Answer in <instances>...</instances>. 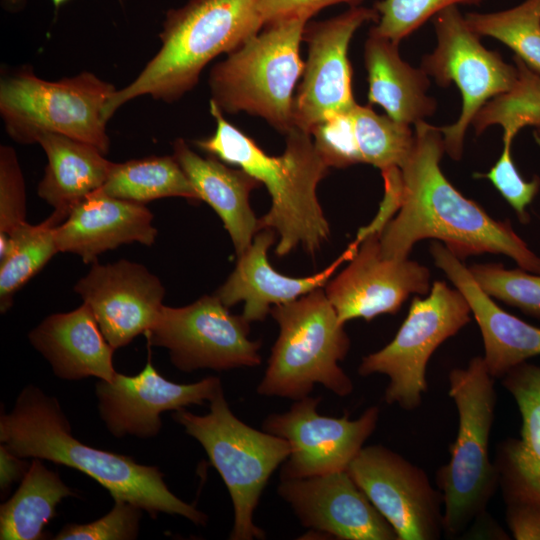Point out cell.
Returning <instances> with one entry per match:
<instances>
[{
	"label": "cell",
	"mask_w": 540,
	"mask_h": 540,
	"mask_svg": "<svg viewBox=\"0 0 540 540\" xmlns=\"http://www.w3.org/2000/svg\"><path fill=\"white\" fill-rule=\"evenodd\" d=\"M444 151L438 127L425 121L415 124L413 150L400 168L402 194L398 214L379 236L383 256L408 258L416 242L434 238L443 241L460 259L482 253L503 254L522 269L540 274V258L511 224L491 218L444 176L440 168Z\"/></svg>",
	"instance_id": "6da1fadb"
},
{
	"label": "cell",
	"mask_w": 540,
	"mask_h": 540,
	"mask_svg": "<svg viewBox=\"0 0 540 540\" xmlns=\"http://www.w3.org/2000/svg\"><path fill=\"white\" fill-rule=\"evenodd\" d=\"M0 441L20 458H39L74 468L97 481L114 500L129 502L156 518L175 514L205 525V513L173 494L156 466L88 446L73 437L56 398L34 385L18 395L11 412L0 417Z\"/></svg>",
	"instance_id": "7a4b0ae2"
},
{
	"label": "cell",
	"mask_w": 540,
	"mask_h": 540,
	"mask_svg": "<svg viewBox=\"0 0 540 540\" xmlns=\"http://www.w3.org/2000/svg\"><path fill=\"white\" fill-rule=\"evenodd\" d=\"M210 113L216 121L214 134L193 144L220 161L245 170L267 188L271 207L258 218V228L272 229L278 234L277 256H286L297 246L315 255L330 235L329 223L317 198V186L329 167L317 152L311 134L294 126L285 134L284 152L271 156L228 122L213 100Z\"/></svg>",
	"instance_id": "3957f363"
},
{
	"label": "cell",
	"mask_w": 540,
	"mask_h": 540,
	"mask_svg": "<svg viewBox=\"0 0 540 540\" xmlns=\"http://www.w3.org/2000/svg\"><path fill=\"white\" fill-rule=\"evenodd\" d=\"M257 3L189 0L169 10L159 34L160 49L131 83L112 95L105 118L140 96L171 103L192 90L211 60L234 51L263 28Z\"/></svg>",
	"instance_id": "277c9868"
},
{
	"label": "cell",
	"mask_w": 540,
	"mask_h": 540,
	"mask_svg": "<svg viewBox=\"0 0 540 540\" xmlns=\"http://www.w3.org/2000/svg\"><path fill=\"white\" fill-rule=\"evenodd\" d=\"M494 383L483 356L448 375L458 430L448 462L436 473V484L443 497L444 534L449 537L462 536L488 515L487 506L499 486V473L489 454L497 402Z\"/></svg>",
	"instance_id": "5b68a950"
},
{
	"label": "cell",
	"mask_w": 540,
	"mask_h": 540,
	"mask_svg": "<svg viewBox=\"0 0 540 540\" xmlns=\"http://www.w3.org/2000/svg\"><path fill=\"white\" fill-rule=\"evenodd\" d=\"M270 314L279 334L258 394L296 401L310 396L316 384L340 397L353 392L351 378L339 365L350 339L323 288L275 305Z\"/></svg>",
	"instance_id": "8992f818"
},
{
	"label": "cell",
	"mask_w": 540,
	"mask_h": 540,
	"mask_svg": "<svg viewBox=\"0 0 540 540\" xmlns=\"http://www.w3.org/2000/svg\"><path fill=\"white\" fill-rule=\"evenodd\" d=\"M309 19L270 22L213 66L211 100L222 112L261 117L284 134L294 127L293 91L305 66L299 47Z\"/></svg>",
	"instance_id": "52a82bcc"
},
{
	"label": "cell",
	"mask_w": 540,
	"mask_h": 540,
	"mask_svg": "<svg viewBox=\"0 0 540 540\" xmlns=\"http://www.w3.org/2000/svg\"><path fill=\"white\" fill-rule=\"evenodd\" d=\"M116 90L92 72L48 81L23 66L1 78L0 114L17 143H37L42 134L54 133L92 144L106 155L110 138L104 110Z\"/></svg>",
	"instance_id": "ba28073f"
},
{
	"label": "cell",
	"mask_w": 540,
	"mask_h": 540,
	"mask_svg": "<svg viewBox=\"0 0 540 540\" xmlns=\"http://www.w3.org/2000/svg\"><path fill=\"white\" fill-rule=\"evenodd\" d=\"M172 416L201 444L227 487L234 509L229 538L264 539V531L254 523V512L269 478L290 455L288 441L241 421L223 390L210 401L207 414L196 415L183 408Z\"/></svg>",
	"instance_id": "9c48e42d"
},
{
	"label": "cell",
	"mask_w": 540,
	"mask_h": 540,
	"mask_svg": "<svg viewBox=\"0 0 540 540\" xmlns=\"http://www.w3.org/2000/svg\"><path fill=\"white\" fill-rule=\"evenodd\" d=\"M470 313L468 301L457 288L435 281L426 298L412 300L393 340L363 357L359 375L387 376L385 402L403 410H416L427 392L426 368L430 357L470 321Z\"/></svg>",
	"instance_id": "30bf717a"
},
{
	"label": "cell",
	"mask_w": 540,
	"mask_h": 540,
	"mask_svg": "<svg viewBox=\"0 0 540 540\" xmlns=\"http://www.w3.org/2000/svg\"><path fill=\"white\" fill-rule=\"evenodd\" d=\"M433 24L437 46L424 56L421 68L439 86L447 87L454 82L461 93L462 109L457 121L438 127L445 151L452 159L459 160L467 127L486 102L513 86L517 69L481 44L480 36L470 29L457 6L437 13Z\"/></svg>",
	"instance_id": "8fae6325"
},
{
	"label": "cell",
	"mask_w": 540,
	"mask_h": 540,
	"mask_svg": "<svg viewBox=\"0 0 540 540\" xmlns=\"http://www.w3.org/2000/svg\"><path fill=\"white\" fill-rule=\"evenodd\" d=\"M249 332L250 323L213 294L183 307L164 305L145 336L149 345L166 348L181 371H222L260 364L261 342L250 340Z\"/></svg>",
	"instance_id": "7c38bea8"
},
{
	"label": "cell",
	"mask_w": 540,
	"mask_h": 540,
	"mask_svg": "<svg viewBox=\"0 0 540 540\" xmlns=\"http://www.w3.org/2000/svg\"><path fill=\"white\" fill-rule=\"evenodd\" d=\"M347 471L390 523L398 540H437L444 533L443 497L426 472L382 445L364 446Z\"/></svg>",
	"instance_id": "4fadbf2b"
},
{
	"label": "cell",
	"mask_w": 540,
	"mask_h": 540,
	"mask_svg": "<svg viewBox=\"0 0 540 540\" xmlns=\"http://www.w3.org/2000/svg\"><path fill=\"white\" fill-rule=\"evenodd\" d=\"M378 19L375 8L353 6L336 17L306 24L308 58L293 100L295 127L310 134L327 117L354 108L349 43L364 23Z\"/></svg>",
	"instance_id": "5bb4252c"
},
{
	"label": "cell",
	"mask_w": 540,
	"mask_h": 540,
	"mask_svg": "<svg viewBox=\"0 0 540 540\" xmlns=\"http://www.w3.org/2000/svg\"><path fill=\"white\" fill-rule=\"evenodd\" d=\"M320 398L294 401L289 410L268 415L263 430L288 441L291 452L281 478H305L347 470L379 420V408L366 409L357 419L318 412Z\"/></svg>",
	"instance_id": "9a60e30c"
},
{
	"label": "cell",
	"mask_w": 540,
	"mask_h": 540,
	"mask_svg": "<svg viewBox=\"0 0 540 540\" xmlns=\"http://www.w3.org/2000/svg\"><path fill=\"white\" fill-rule=\"evenodd\" d=\"M379 233L367 235L349 264L325 285L341 323L395 314L410 294H427L430 272L408 258L383 256Z\"/></svg>",
	"instance_id": "2e32d148"
},
{
	"label": "cell",
	"mask_w": 540,
	"mask_h": 540,
	"mask_svg": "<svg viewBox=\"0 0 540 540\" xmlns=\"http://www.w3.org/2000/svg\"><path fill=\"white\" fill-rule=\"evenodd\" d=\"M222 390L220 379L213 376L190 384L169 381L150 359L136 375L117 372L111 381L99 380L96 384L100 418L117 438L154 437L162 427L161 413L210 402Z\"/></svg>",
	"instance_id": "e0dca14e"
},
{
	"label": "cell",
	"mask_w": 540,
	"mask_h": 540,
	"mask_svg": "<svg viewBox=\"0 0 540 540\" xmlns=\"http://www.w3.org/2000/svg\"><path fill=\"white\" fill-rule=\"evenodd\" d=\"M74 290L88 305L114 349L145 335L164 306L165 288L159 278L142 264L125 259L92 263Z\"/></svg>",
	"instance_id": "ac0fdd59"
},
{
	"label": "cell",
	"mask_w": 540,
	"mask_h": 540,
	"mask_svg": "<svg viewBox=\"0 0 540 540\" xmlns=\"http://www.w3.org/2000/svg\"><path fill=\"white\" fill-rule=\"evenodd\" d=\"M277 493L312 531L342 540H398L347 470L281 478Z\"/></svg>",
	"instance_id": "d6986e66"
},
{
	"label": "cell",
	"mask_w": 540,
	"mask_h": 540,
	"mask_svg": "<svg viewBox=\"0 0 540 540\" xmlns=\"http://www.w3.org/2000/svg\"><path fill=\"white\" fill-rule=\"evenodd\" d=\"M276 232L260 230L251 245L237 257V263L215 295L229 307L243 302L242 316L249 323L263 321L275 305L294 301L323 288L343 262L350 261L359 244L352 241L329 266L306 277H290L275 270L267 253L275 242Z\"/></svg>",
	"instance_id": "ffe728a7"
},
{
	"label": "cell",
	"mask_w": 540,
	"mask_h": 540,
	"mask_svg": "<svg viewBox=\"0 0 540 540\" xmlns=\"http://www.w3.org/2000/svg\"><path fill=\"white\" fill-rule=\"evenodd\" d=\"M430 252L439 267L464 295L480 329L484 362L494 379L540 355V328L500 308L475 282L461 259L445 245L433 242Z\"/></svg>",
	"instance_id": "44dd1931"
},
{
	"label": "cell",
	"mask_w": 540,
	"mask_h": 540,
	"mask_svg": "<svg viewBox=\"0 0 540 540\" xmlns=\"http://www.w3.org/2000/svg\"><path fill=\"white\" fill-rule=\"evenodd\" d=\"M153 214L145 204L119 199L102 189L75 205L56 227L59 252L78 255L84 263H94L104 252L133 242L154 244L157 229Z\"/></svg>",
	"instance_id": "7402d4cb"
},
{
	"label": "cell",
	"mask_w": 540,
	"mask_h": 540,
	"mask_svg": "<svg viewBox=\"0 0 540 540\" xmlns=\"http://www.w3.org/2000/svg\"><path fill=\"white\" fill-rule=\"evenodd\" d=\"M521 415L518 439L500 445L495 461L505 501L540 506V366L523 362L502 378Z\"/></svg>",
	"instance_id": "603a6c76"
},
{
	"label": "cell",
	"mask_w": 540,
	"mask_h": 540,
	"mask_svg": "<svg viewBox=\"0 0 540 540\" xmlns=\"http://www.w3.org/2000/svg\"><path fill=\"white\" fill-rule=\"evenodd\" d=\"M28 338L59 378L79 380L93 376L111 381L117 373L112 361L116 349L106 340L84 302L72 311L46 317Z\"/></svg>",
	"instance_id": "cb8c5ba5"
},
{
	"label": "cell",
	"mask_w": 540,
	"mask_h": 540,
	"mask_svg": "<svg viewBox=\"0 0 540 540\" xmlns=\"http://www.w3.org/2000/svg\"><path fill=\"white\" fill-rule=\"evenodd\" d=\"M173 156L198 192L209 204L228 232L236 256H240L259 232L249 195L262 185L243 169H233L214 156L202 157L182 139L172 143Z\"/></svg>",
	"instance_id": "d4e9b609"
},
{
	"label": "cell",
	"mask_w": 540,
	"mask_h": 540,
	"mask_svg": "<svg viewBox=\"0 0 540 540\" xmlns=\"http://www.w3.org/2000/svg\"><path fill=\"white\" fill-rule=\"evenodd\" d=\"M398 45L369 32L364 50L368 100L383 107L395 121L416 124L433 115L437 103L426 94L430 86L427 73L405 62Z\"/></svg>",
	"instance_id": "484cf974"
},
{
	"label": "cell",
	"mask_w": 540,
	"mask_h": 540,
	"mask_svg": "<svg viewBox=\"0 0 540 540\" xmlns=\"http://www.w3.org/2000/svg\"><path fill=\"white\" fill-rule=\"evenodd\" d=\"M37 143L48 160L37 193L55 211L68 216L106 183L113 162L96 146L54 133L42 134Z\"/></svg>",
	"instance_id": "4316f807"
},
{
	"label": "cell",
	"mask_w": 540,
	"mask_h": 540,
	"mask_svg": "<svg viewBox=\"0 0 540 540\" xmlns=\"http://www.w3.org/2000/svg\"><path fill=\"white\" fill-rule=\"evenodd\" d=\"M75 492L34 458L13 496L0 506L1 540H42L57 505Z\"/></svg>",
	"instance_id": "83f0119b"
},
{
	"label": "cell",
	"mask_w": 540,
	"mask_h": 540,
	"mask_svg": "<svg viewBox=\"0 0 540 540\" xmlns=\"http://www.w3.org/2000/svg\"><path fill=\"white\" fill-rule=\"evenodd\" d=\"M68 216L59 211L39 224L23 223L0 235V311L6 313L13 299L33 276L59 252L55 230Z\"/></svg>",
	"instance_id": "f1b7e54d"
},
{
	"label": "cell",
	"mask_w": 540,
	"mask_h": 540,
	"mask_svg": "<svg viewBox=\"0 0 540 540\" xmlns=\"http://www.w3.org/2000/svg\"><path fill=\"white\" fill-rule=\"evenodd\" d=\"M102 190L110 196L141 204L167 197L201 201L173 155L113 163Z\"/></svg>",
	"instance_id": "f546056e"
},
{
	"label": "cell",
	"mask_w": 540,
	"mask_h": 540,
	"mask_svg": "<svg viewBox=\"0 0 540 540\" xmlns=\"http://www.w3.org/2000/svg\"><path fill=\"white\" fill-rule=\"evenodd\" d=\"M517 78L513 86L486 102L471 124L476 135L491 125L503 128V145L512 146L517 133L526 126L540 127V74L514 56Z\"/></svg>",
	"instance_id": "4dcf8cb0"
},
{
	"label": "cell",
	"mask_w": 540,
	"mask_h": 540,
	"mask_svg": "<svg viewBox=\"0 0 540 540\" xmlns=\"http://www.w3.org/2000/svg\"><path fill=\"white\" fill-rule=\"evenodd\" d=\"M465 20L478 36L495 38L540 74V0L492 13H467Z\"/></svg>",
	"instance_id": "1f68e13d"
},
{
	"label": "cell",
	"mask_w": 540,
	"mask_h": 540,
	"mask_svg": "<svg viewBox=\"0 0 540 540\" xmlns=\"http://www.w3.org/2000/svg\"><path fill=\"white\" fill-rule=\"evenodd\" d=\"M351 115L363 163L381 171L401 168L415 143V132L410 126L359 104L354 106Z\"/></svg>",
	"instance_id": "d6a6232c"
},
{
	"label": "cell",
	"mask_w": 540,
	"mask_h": 540,
	"mask_svg": "<svg viewBox=\"0 0 540 540\" xmlns=\"http://www.w3.org/2000/svg\"><path fill=\"white\" fill-rule=\"evenodd\" d=\"M468 269L488 296L540 318V274L500 264H475Z\"/></svg>",
	"instance_id": "836d02e7"
},
{
	"label": "cell",
	"mask_w": 540,
	"mask_h": 540,
	"mask_svg": "<svg viewBox=\"0 0 540 540\" xmlns=\"http://www.w3.org/2000/svg\"><path fill=\"white\" fill-rule=\"evenodd\" d=\"M484 0H381L374 8L379 14L370 32L393 43L408 37L437 13L458 4L479 5Z\"/></svg>",
	"instance_id": "e575fe53"
},
{
	"label": "cell",
	"mask_w": 540,
	"mask_h": 540,
	"mask_svg": "<svg viewBox=\"0 0 540 540\" xmlns=\"http://www.w3.org/2000/svg\"><path fill=\"white\" fill-rule=\"evenodd\" d=\"M351 111L329 116L310 131L317 152L329 168L363 163Z\"/></svg>",
	"instance_id": "d590c367"
},
{
	"label": "cell",
	"mask_w": 540,
	"mask_h": 540,
	"mask_svg": "<svg viewBox=\"0 0 540 540\" xmlns=\"http://www.w3.org/2000/svg\"><path fill=\"white\" fill-rule=\"evenodd\" d=\"M103 517L85 524H66L55 540H132L139 534L142 509L122 500Z\"/></svg>",
	"instance_id": "8d00e7d4"
},
{
	"label": "cell",
	"mask_w": 540,
	"mask_h": 540,
	"mask_svg": "<svg viewBox=\"0 0 540 540\" xmlns=\"http://www.w3.org/2000/svg\"><path fill=\"white\" fill-rule=\"evenodd\" d=\"M26 192L23 173L15 150L0 147V235L27 222Z\"/></svg>",
	"instance_id": "74e56055"
},
{
	"label": "cell",
	"mask_w": 540,
	"mask_h": 540,
	"mask_svg": "<svg viewBox=\"0 0 540 540\" xmlns=\"http://www.w3.org/2000/svg\"><path fill=\"white\" fill-rule=\"evenodd\" d=\"M510 145H503L502 153L494 166L477 177L489 179L503 198L516 211L522 223L529 220L526 208L531 204L540 188V179L534 176L531 181L522 178L517 170Z\"/></svg>",
	"instance_id": "f35d334b"
},
{
	"label": "cell",
	"mask_w": 540,
	"mask_h": 540,
	"mask_svg": "<svg viewBox=\"0 0 540 540\" xmlns=\"http://www.w3.org/2000/svg\"><path fill=\"white\" fill-rule=\"evenodd\" d=\"M363 0H258L257 9L263 26L288 17L304 16L311 18L322 8L347 3L359 6Z\"/></svg>",
	"instance_id": "ab89813d"
},
{
	"label": "cell",
	"mask_w": 540,
	"mask_h": 540,
	"mask_svg": "<svg viewBox=\"0 0 540 540\" xmlns=\"http://www.w3.org/2000/svg\"><path fill=\"white\" fill-rule=\"evenodd\" d=\"M506 522L514 539L540 540V506L506 501Z\"/></svg>",
	"instance_id": "60d3db41"
},
{
	"label": "cell",
	"mask_w": 540,
	"mask_h": 540,
	"mask_svg": "<svg viewBox=\"0 0 540 540\" xmlns=\"http://www.w3.org/2000/svg\"><path fill=\"white\" fill-rule=\"evenodd\" d=\"M13 454L5 445L0 447L1 490H8L14 482L22 480L30 465Z\"/></svg>",
	"instance_id": "b9f144b4"
},
{
	"label": "cell",
	"mask_w": 540,
	"mask_h": 540,
	"mask_svg": "<svg viewBox=\"0 0 540 540\" xmlns=\"http://www.w3.org/2000/svg\"><path fill=\"white\" fill-rule=\"evenodd\" d=\"M51 1L55 7V12H57V10L69 0H51ZM4 2L6 5H9L11 7H20V5L24 3L23 0H4ZM119 2L122 3L123 0H119Z\"/></svg>",
	"instance_id": "7bdbcfd3"
},
{
	"label": "cell",
	"mask_w": 540,
	"mask_h": 540,
	"mask_svg": "<svg viewBox=\"0 0 540 540\" xmlns=\"http://www.w3.org/2000/svg\"><path fill=\"white\" fill-rule=\"evenodd\" d=\"M536 142L540 145V127L536 128L534 132Z\"/></svg>",
	"instance_id": "ee69618b"
}]
</instances>
